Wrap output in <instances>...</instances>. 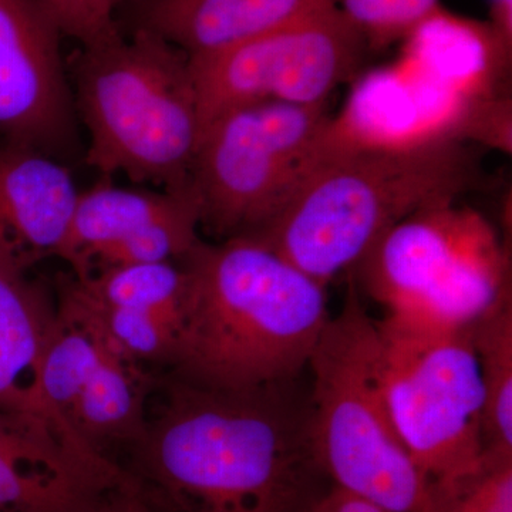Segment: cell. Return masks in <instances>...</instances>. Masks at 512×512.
<instances>
[{
    "instance_id": "4fadbf2b",
    "label": "cell",
    "mask_w": 512,
    "mask_h": 512,
    "mask_svg": "<svg viewBox=\"0 0 512 512\" xmlns=\"http://www.w3.org/2000/svg\"><path fill=\"white\" fill-rule=\"evenodd\" d=\"M56 299L0 256V412L32 421L77 453H92L47 402L42 363L56 325Z\"/></svg>"
},
{
    "instance_id": "7402d4cb",
    "label": "cell",
    "mask_w": 512,
    "mask_h": 512,
    "mask_svg": "<svg viewBox=\"0 0 512 512\" xmlns=\"http://www.w3.org/2000/svg\"><path fill=\"white\" fill-rule=\"evenodd\" d=\"M370 53L402 43L441 9L440 0H335Z\"/></svg>"
},
{
    "instance_id": "6da1fadb",
    "label": "cell",
    "mask_w": 512,
    "mask_h": 512,
    "mask_svg": "<svg viewBox=\"0 0 512 512\" xmlns=\"http://www.w3.org/2000/svg\"><path fill=\"white\" fill-rule=\"evenodd\" d=\"M124 468L163 512H306L330 487L301 379L212 389L157 380Z\"/></svg>"
},
{
    "instance_id": "ffe728a7",
    "label": "cell",
    "mask_w": 512,
    "mask_h": 512,
    "mask_svg": "<svg viewBox=\"0 0 512 512\" xmlns=\"http://www.w3.org/2000/svg\"><path fill=\"white\" fill-rule=\"evenodd\" d=\"M77 298L86 306L104 335L138 365L173 366L180 342V322L157 313L104 305L89 298L67 275Z\"/></svg>"
},
{
    "instance_id": "7c38bea8",
    "label": "cell",
    "mask_w": 512,
    "mask_h": 512,
    "mask_svg": "<svg viewBox=\"0 0 512 512\" xmlns=\"http://www.w3.org/2000/svg\"><path fill=\"white\" fill-rule=\"evenodd\" d=\"M131 481L116 461L83 456L32 421L0 412V512H96Z\"/></svg>"
},
{
    "instance_id": "cb8c5ba5",
    "label": "cell",
    "mask_w": 512,
    "mask_h": 512,
    "mask_svg": "<svg viewBox=\"0 0 512 512\" xmlns=\"http://www.w3.org/2000/svg\"><path fill=\"white\" fill-rule=\"evenodd\" d=\"M96 512H163L143 491L136 480L114 488L101 501Z\"/></svg>"
},
{
    "instance_id": "52a82bcc",
    "label": "cell",
    "mask_w": 512,
    "mask_h": 512,
    "mask_svg": "<svg viewBox=\"0 0 512 512\" xmlns=\"http://www.w3.org/2000/svg\"><path fill=\"white\" fill-rule=\"evenodd\" d=\"M325 106L259 101L202 130L190 183L201 228L222 239L254 235L291 201L325 154Z\"/></svg>"
},
{
    "instance_id": "9a60e30c",
    "label": "cell",
    "mask_w": 512,
    "mask_h": 512,
    "mask_svg": "<svg viewBox=\"0 0 512 512\" xmlns=\"http://www.w3.org/2000/svg\"><path fill=\"white\" fill-rule=\"evenodd\" d=\"M335 0H130V29L150 30L188 57L210 55L281 28Z\"/></svg>"
},
{
    "instance_id": "d6986e66",
    "label": "cell",
    "mask_w": 512,
    "mask_h": 512,
    "mask_svg": "<svg viewBox=\"0 0 512 512\" xmlns=\"http://www.w3.org/2000/svg\"><path fill=\"white\" fill-rule=\"evenodd\" d=\"M198 202L131 232L126 238L100 249L73 278H89L97 272L119 266L178 262L201 241Z\"/></svg>"
},
{
    "instance_id": "d4e9b609",
    "label": "cell",
    "mask_w": 512,
    "mask_h": 512,
    "mask_svg": "<svg viewBox=\"0 0 512 512\" xmlns=\"http://www.w3.org/2000/svg\"><path fill=\"white\" fill-rule=\"evenodd\" d=\"M306 512H390L372 501L330 485Z\"/></svg>"
},
{
    "instance_id": "5bb4252c",
    "label": "cell",
    "mask_w": 512,
    "mask_h": 512,
    "mask_svg": "<svg viewBox=\"0 0 512 512\" xmlns=\"http://www.w3.org/2000/svg\"><path fill=\"white\" fill-rule=\"evenodd\" d=\"M79 195L62 160L0 140V256L23 272L57 256Z\"/></svg>"
},
{
    "instance_id": "8992f818",
    "label": "cell",
    "mask_w": 512,
    "mask_h": 512,
    "mask_svg": "<svg viewBox=\"0 0 512 512\" xmlns=\"http://www.w3.org/2000/svg\"><path fill=\"white\" fill-rule=\"evenodd\" d=\"M353 271L387 319L413 328L466 329L511 295L510 252L458 201L394 225Z\"/></svg>"
},
{
    "instance_id": "9c48e42d",
    "label": "cell",
    "mask_w": 512,
    "mask_h": 512,
    "mask_svg": "<svg viewBox=\"0 0 512 512\" xmlns=\"http://www.w3.org/2000/svg\"><path fill=\"white\" fill-rule=\"evenodd\" d=\"M369 47L338 6L210 55L190 57L202 130L259 101L325 106L365 66ZM201 140V138H200Z\"/></svg>"
},
{
    "instance_id": "3957f363",
    "label": "cell",
    "mask_w": 512,
    "mask_h": 512,
    "mask_svg": "<svg viewBox=\"0 0 512 512\" xmlns=\"http://www.w3.org/2000/svg\"><path fill=\"white\" fill-rule=\"evenodd\" d=\"M478 181L476 156L464 143L345 146L329 134L325 154L301 188L251 237L328 288L353 271L394 225L457 202Z\"/></svg>"
},
{
    "instance_id": "30bf717a",
    "label": "cell",
    "mask_w": 512,
    "mask_h": 512,
    "mask_svg": "<svg viewBox=\"0 0 512 512\" xmlns=\"http://www.w3.org/2000/svg\"><path fill=\"white\" fill-rule=\"evenodd\" d=\"M56 306L43 394L83 446L113 460L111 451L143 437L157 379L110 342L67 276L57 282Z\"/></svg>"
},
{
    "instance_id": "7a4b0ae2",
    "label": "cell",
    "mask_w": 512,
    "mask_h": 512,
    "mask_svg": "<svg viewBox=\"0 0 512 512\" xmlns=\"http://www.w3.org/2000/svg\"><path fill=\"white\" fill-rule=\"evenodd\" d=\"M178 262L187 289L171 375L228 390L301 379L330 318L325 286L251 235L201 239Z\"/></svg>"
},
{
    "instance_id": "ba28073f",
    "label": "cell",
    "mask_w": 512,
    "mask_h": 512,
    "mask_svg": "<svg viewBox=\"0 0 512 512\" xmlns=\"http://www.w3.org/2000/svg\"><path fill=\"white\" fill-rule=\"evenodd\" d=\"M383 387L394 429L429 483L483 454L484 390L470 330H427L384 318Z\"/></svg>"
},
{
    "instance_id": "44dd1931",
    "label": "cell",
    "mask_w": 512,
    "mask_h": 512,
    "mask_svg": "<svg viewBox=\"0 0 512 512\" xmlns=\"http://www.w3.org/2000/svg\"><path fill=\"white\" fill-rule=\"evenodd\" d=\"M424 512H512V451L485 448L471 466L429 483Z\"/></svg>"
},
{
    "instance_id": "8fae6325",
    "label": "cell",
    "mask_w": 512,
    "mask_h": 512,
    "mask_svg": "<svg viewBox=\"0 0 512 512\" xmlns=\"http://www.w3.org/2000/svg\"><path fill=\"white\" fill-rule=\"evenodd\" d=\"M62 32L36 0H0V140L63 160L77 114Z\"/></svg>"
},
{
    "instance_id": "4316f807",
    "label": "cell",
    "mask_w": 512,
    "mask_h": 512,
    "mask_svg": "<svg viewBox=\"0 0 512 512\" xmlns=\"http://www.w3.org/2000/svg\"><path fill=\"white\" fill-rule=\"evenodd\" d=\"M106 8L116 16L117 10L121 8V6L126 5V3L130 2V0H103Z\"/></svg>"
},
{
    "instance_id": "277c9868",
    "label": "cell",
    "mask_w": 512,
    "mask_h": 512,
    "mask_svg": "<svg viewBox=\"0 0 512 512\" xmlns=\"http://www.w3.org/2000/svg\"><path fill=\"white\" fill-rule=\"evenodd\" d=\"M67 72L90 167L168 191L191 187L202 126L183 50L150 30L117 26L80 45Z\"/></svg>"
},
{
    "instance_id": "ac0fdd59",
    "label": "cell",
    "mask_w": 512,
    "mask_h": 512,
    "mask_svg": "<svg viewBox=\"0 0 512 512\" xmlns=\"http://www.w3.org/2000/svg\"><path fill=\"white\" fill-rule=\"evenodd\" d=\"M73 279L89 298L104 305L157 313L181 322L187 275L180 262L119 266Z\"/></svg>"
},
{
    "instance_id": "5b68a950",
    "label": "cell",
    "mask_w": 512,
    "mask_h": 512,
    "mask_svg": "<svg viewBox=\"0 0 512 512\" xmlns=\"http://www.w3.org/2000/svg\"><path fill=\"white\" fill-rule=\"evenodd\" d=\"M308 370L313 441L330 484L390 512H424L427 481L394 429L384 396L379 326L353 279Z\"/></svg>"
},
{
    "instance_id": "484cf974",
    "label": "cell",
    "mask_w": 512,
    "mask_h": 512,
    "mask_svg": "<svg viewBox=\"0 0 512 512\" xmlns=\"http://www.w3.org/2000/svg\"><path fill=\"white\" fill-rule=\"evenodd\" d=\"M487 25L498 45L512 55V0H488Z\"/></svg>"
},
{
    "instance_id": "2e32d148",
    "label": "cell",
    "mask_w": 512,
    "mask_h": 512,
    "mask_svg": "<svg viewBox=\"0 0 512 512\" xmlns=\"http://www.w3.org/2000/svg\"><path fill=\"white\" fill-rule=\"evenodd\" d=\"M197 202L192 188L150 191L101 183L80 192L72 222L56 258L79 271L100 249L131 232Z\"/></svg>"
},
{
    "instance_id": "603a6c76",
    "label": "cell",
    "mask_w": 512,
    "mask_h": 512,
    "mask_svg": "<svg viewBox=\"0 0 512 512\" xmlns=\"http://www.w3.org/2000/svg\"><path fill=\"white\" fill-rule=\"evenodd\" d=\"M36 3L63 36L72 37L79 45L109 35L119 26L103 0H36Z\"/></svg>"
},
{
    "instance_id": "e0dca14e",
    "label": "cell",
    "mask_w": 512,
    "mask_h": 512,
    "mask_svg": "<svg viewBox=\"0 0 512 512\" xmlns=\"http://www.w3.org/2000/svg\"><path fill=\"white\" fill-rule=\"evenodd\" d=\"M468 330L484 390V446L512 451V296Z\"/></svg>"
}]
</instances>
